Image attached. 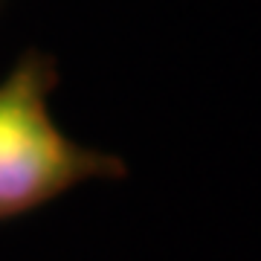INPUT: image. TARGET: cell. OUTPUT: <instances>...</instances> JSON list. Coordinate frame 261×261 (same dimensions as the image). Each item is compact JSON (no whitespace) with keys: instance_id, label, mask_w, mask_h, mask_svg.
Listing matches in <instances>:
<instances>
[{"instance_id":"cell-1","label":"cell","mask_w":261,"mask_h":261,"mask_svg":"<svg viewBox=\"0 0 261 261\" xmlns=\"http://www.w3.org/2000/svg\"><path fill=\"white\" fill-rule=\"evenodd\" d=\"M58 84L56 61L27 53L0 82V221L27 215L90 177H125L119 157L64 137L47 99Z\"/></svg>"}]
</instances>
